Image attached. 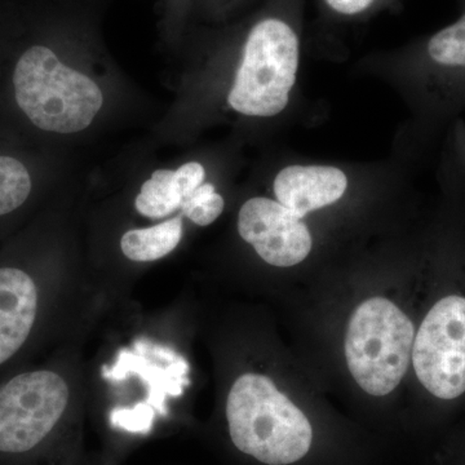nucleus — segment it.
Here are the masks:
<instances>
[{
    "mask_svg": "<svg viewBox=\"0 0 465 465\" xmlns=\"http://www.w3.org/2000/svg\"><path fill=\"white\" fill-rule=\"evenodd\" d=\"M235 448L268 465H289L308 454L313 430L304 412L265 375L238 378L226 401Z\"/></svg>",
    "mask_w": 465,
    "mask_h": 465,
    "instance_id": "1",
    "label": "nucleus"
},
{
    "mask_svg": "<svg viewBox=\"0 0 465 465\" xmlns=\"http://www.w3.org/2000/svg\"><path fill=\"white\" fill-rule=\"evenodd\" d=\"M14 85L17 105L47 133H81L103 108L96 82L65 65L47 45H33L18 58Z\"/></svg>",
    "mask_w": 465,
    "mask_h": 465,
    "instance_id": "2",
    "label": "nucleus"
},
{
    "mask_svg": "<svg viewBox=\"0 0 465 465\" xmlns=\"http://www.w3.org/2000/svg\"><path fill=\"white\" fill-rule=\"evenodd\" d=\"M414 341V324L396 304L384 298L366 300L348 324L349 371L366 393L387 396L409 370Z\"/></svg>",
    "mask_w": 465,
    "mask_h": 465,
    "instance_id": "3",
    "label": "nucleus"
},
{
    "mask_svg": "<svg viewBox=\"0 0 465 465\" xmlns=\"http://www.w3.org/2000/svg\"><path fill=\"white\" fill-rule=\"evenodd\" d=\"M299 67V39L292 27L269 17L252 26L228 103L243 115L269 118L289 105Z\"/></svg>",
    "mask_w": 465,
    "mask_h": 465,
    "instance_id": "4",
    "label": "nucleus"
},
{
    "mask_svg": "<svg viewBox=\"0 0 465 465\" xmlns=\"http://www.w3.org/2000/svg\"><path fill=\"white\" fill-rule=\"evenodd\" d=\"M66 381L52 371L21 374L0 387V451L21 454L42 442L69 403Z\"/></svg>",
    "mask_w": 465,
    "mask_h": 465,
    "instance_id": "5",
    "label": "nucleus"
},
{
    "mask_svg": "<svg viewBox=\"0 0 465 465\" xmlns=\"http://www.w3.org/2000/svg\"><path fill=\"white\" fill-rule=\"evenodd\" d=\"M416 376L433 396L465 393V298L440 300L424 318L412 348Z\"/></svg>",
    "mask_w": 465,
    "mask_h": 465,
    "instance_id": "6",
    "label": "nucleus"
},
{
    "mask_svg": "<svg viewBox=\"0 0 465 465\" xmlns=\"http://www.w3.org/2000/svg\"><path fill=\"white\" fill-rule=\"evenodd\" d=\"M238 232L260 258L278 268L300 264L313 247L311 232L302 217L269 198H251L242 206Z\"/></svg>",
    "mask_w": 465,
    "mask_h": 465,
    "instance_id": "7",
    "label": "nucleus"
},
{
    "mask_svg": "<svg viewBox=\"0 0 465 465\" xmlns=\"http://www.w3.org/2000/svg\"><path fill=\"white\" fill-rule=\"evenodd\" d=\"M348 188L347 174L331 166H290L274 180L277 201L299 217L341 200Z\"/></svg>",
    "mask_w": 465,
    "mask_h": 465,
    "instance_id": "8",
    "label": "nucleus"
},
{
    "mask_svg": "<svg viewBox=\"0 0 465 465\" xmlns=\"http://www.w3.org/2000/svg\"><path fill=\"white\" fill-rule=\"evenodd\" d=\"M38 312V289L17 268H0V365L29 338Z\"/></svg>",
    "mask_w": 465,
    "mask_h": 465,
    "instance_id": "9",
    "label": "nucleus"
},
{
    "mask_svg": "<svg viewBox=\"0 0 465 465\" xmlns=\"http://www.w3.org/2000/svg\"><path fill=\"white\" fill-rule=\"evenodd\" d=\"M206 170L198 162H189L176 171L157 170L143 183L134 201L137 213L149 219L170 216L204 183Z\"/></svg>",
    "mask_w": 465,
    "mask_h": 465,
    "instance_id": "10",
    "label": "nucleus"
},
{
    "mask_svg": "<svg viewBox=\"0 0 465 465\" xmlns=\"http://www.w3.org/2000/svg\"><path fill=\"white\" fill-rule=\"evenodd\" d=\"M136 353H130L128 351H122L119 353L116 365L113 369H104V376L112 381H121L127 378L128 374H136L149 385L150 406L157 407L159 411L164 412L163 401L166 396H182L183 387L188 385V363L183 358L174 361L170 366H159L158 363H152L145 357L142 341L134 344Z\"/></svg>",
    "mask_w": 465,
    "mask_h": 465,
    "instance_id": "11",
    "label": "nucleus"
},
{
    "mask_svg": "<svg viewBox=\"0 0 465 465\" xmlns=\"http://www.w3.org/2000/svg\"><path fill=\"white\" fill-rule=\"evenodd\" d=\"M183 237V220H167L150 228L133 229L124 232L121 240L125 258L137 262H155L173 252Z\"/></svg>",
    "mask_w": 465,
    "mask_h": 465,
    "instance_id": "12",
    "label": "nucleus"
},
{
    "mask_svg": "<svg viewBox=\"0 0 465 465\" xmlns=\"http://www.w3.org/2000/svg\"><path fill=\"white\" fill-rule=\"evenodd\" d=\"M32 192V177L20 161L0 155V216L25 203Z\"/></svg>",
    "mask_w": 465,
    "mask_h": 465,
    "instance_id": "13",
    "label": "nucleus"
},
{
    "mask_svg": "<svg viewBox=\"0 0 465 465\" xmlns=\"http://www.w3.org/2000/svg\"><path fill=\"white\" fill-rule=\"evenodd\" d=\"M225 201L215 191V186L203 183L186 198L180 211L198 226H207L222 215Z\"/></svg>",
    "mask_w": 465,
    "mask_h": 465,
    "instance_id": "14",
    "label": "nucleus"
},
{
    "mask_svg": "<svg viewBox=\"0 0 465 465\" xmlns=\"http://www.w3.org/2000/svg\"><path fill=\"white\" fill-rule=\"evenodd\" d=\"M154 418V409L149 403H139L134 409H116L113 411V424L131 432H148Z\"/></svg>",
    "mask_w": 465,
    "mask_h": 465,
    "instance_id": "15",
    "label": "nucleus"
},
{
    "mask_svg": "<svg viewBox=\"0 0 465 465\" xmlns=\"http://www.w3.org/2000/svg\"><path fill=\"white\" fill-rule=\"evenodd\" d=\"M327 5L342 15H357L365 11L374 0H326Z\"/></svg>",
    "mask_w": 465,
    "mask_h": 465,
    "instance_id": "16",
    "label": "nucleus"
}]
</instances>
